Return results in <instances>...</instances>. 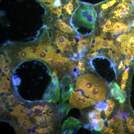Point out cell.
I'll use <instances>...</instances> for the list:
<instances>
[{"instance_id": "obj_36", "label": "cell", "mask_w": 134, "mask_h": 134, "mask_svg": "<svg viewBox=\"0 0 134 134\" xmlns=\"http://www.w3.org/2000/svg\"><path fill=\"white\" fill-rule=\"evenodd\" d=\"M1 115L3 117H4L5 116V115L4 114H2Z\"/></svg>"}, {"instance_id": "obj_8", "label": "cell", "mask_w": 134, "mask_h": 134, "mask_svg": "<svg viewBox=\"0 0 134 134\" xmlns=\"http://www.w3.org/2000/svg\"><path fill=\"white\" fill-rule=\"evenodd\" d=\"M101 110L98 107H96L89 111L87 115L89 123L83 125V127L87 129H92L98 120L102 119L100 114Z\"/></svg>"}, {"instance_id": "obj_16", "label": "cell", "mask_w": 134, "mask_h": 134, "mask_svg": "<svg viewBox=\"0 0 134 134\" xmlns=\"http://www.w3.org/2000/svg\"><path fill=\"white\" fill-rule=\"evenodd\" d=\"M121 119L118 114L113 117L108 121V126L111 127H116L118 126L120 124Z\"/></svg>"}, {"instance_id": "obj_31", "label": "cell", "mask_w": 134, "mask_h": 134, "mask_svg": "<svg viewBox=\"0 0 134 134\" xmlns=\"http://www.w3.org/2000/svg\"><path fill=\"white\" fill-rule=\"evenodd\" d=\"M0 92H4L5 93H8L7 89L6 87L4 86H2L0 88Z\"/></svg>"}, {"instance_id": "obj_6", "label": "cell", "mask_w": 134, "mask_h": 134, "mask_svg": "<svg viewBox=\"0 0 134 134\" xmlns=\"http://www.w3.org/2000/svg\"><path fill=\"white\" fill-rule=\"evenodd\" d=\"M82 126L81 122L72 116L67 118L64 121L61 126L62 134H70L75 133Z\"/></svg>"}, {"instance_id": "obj_28", "label": "cell", "mask_w": 134, "mask_h": 134, "mask_svg": "<svg viewBox=\"0 0 134 134\" xmlns=\"http://www.w3.org/2000/svg\"><path fill=\"white\" fill-rule=\"evenodd\" d=\"M127 82L126 79H122L121 81V88L122 90H123L126 86V84Z\"/></svg>"}, {"instance_id": "obj_22", "label": "cell", "mask_w": 134, "mask_h": 134, "mask_svg": "<svg viewBox=\"0 0 134 134\" xmlns=\"http://www.w3.org/2000/svg\"><path fill=\"white\" fill-rule=\"evenodd\" d=\"M114 130L112 127H107L104 126L100 132L102 134H112V132Z\"/></svg>"}, {"instance_id": "obj_17", "label": "cell", "mask_w": 134, "mask_h": 134, "mask_svg": "<svg viewBox=\"0 0 134 134\" xmlns=\"http://www.w3.org/2000/svg\"><path fill=\"white\" fill-rule=\"evenodd\" d=\"M111 21L110 18L108 19L105 24L102 25L101 28L102 29V31L104 33L111 32L112 30Z\"/></svg>"}, {"instance_id": "obj_14", "label": "cell", "mask_w": 134, "mask_h": 134, "mask_svg": "<svg viewBox=\"0 0 134 134\" xmlns=\"http://www.w3.org/2000/svg\"><path fill=\"white\" fill-rule=\"evenodd\" d=\"M107 107L104 110V114L105 115V120H107V117L110 116L113 112L114 108L115 106L114 101L112 99H108L106 100Z\"/></svg>"}, {"instance_id": "obj_33", "label": "cell", "mask_w": 134, "mask_h": 134, "mask_svg": "<svg viewBox=\"0 0 134 134\" xmlns=\"http://www.w3.org/2000/svg\"><path fill=\"white\" fill-rule=\"evenodd\" d=\"M0 113L4 112L5 109L4 106L2 104L0 105Z\"/></svg>"}, {"instance_id": "obj_24", "label": "cell", "mask_w": 134, "mask_h": 134, "mask_svg": "<svg viewBox=\"0 0 134 134\" xmlns=\"http://www.w3.org/2000/svg\"><path fill=\"white\" fill-rule=\"evenodd\" d=\"M73 30L70 26L66 24L63 32L64 33H72L73 32Z\"/></svg>"}, {"instance_id": "obj_10", "label": "cell", "mask_w": 134, "mask_h": 134, "mask_svg": "<svg viewBox=\"0 0 134 134\" xmlns=\"http://www.w3.org/2000/svg\"><path fill=\"white\" fill-rule=\"evenodd\" d=\"M110 84L112 86L111 90L112 95L115 99L119 100L120 103L123 102L125 100L126 97L125 92L121 89L119 85L115 82L111 83Z\"/></svg>"}, {"instance_id": "obj_32", "label": "cell", "mask_w": 134, "mask_h": 134, "mask_svg": "<svg viewBox=\"0 0 134 134\" xmlns=\"http://www.w3.org/2000/svg\"><path fill=\"white\" fill-rule=\"evenodd\" d=\"M122 62L123 61H121L120 62V64L119 65L118 67V68L119 69H120V68H123V70L124 69H125V63H124V65L123 64Z\"/></svg>"}, {"instance_id": "obj_34", "label": "cell", "mask_w": 134, "mask_h": 134, "mask_svg": "<svg viewBox=\"0 0 134 134\" xmlns=\"http://www.w3.org/2000/svg\"><path fill=\"white\" fill-rule=\"evenodd\" d=\"M7 89L8 93L10 94L11 92V88L10 86Z\"/></svg>"}, {"instance_id": "obj_15", "label": "cell", "mask_w": 134, "mask_h": 134, "mask_svg": "<svg viewBox=\"0 0 134 134\" xmlns=\"http://www.w3.org/2000/svg\"><path fill=\"white\" fill-rule=\"evenodd\" d=\"M14 115L21 116L26 115L27 113L26 108L20 104L14 107Z\"/></svg>"}, {"instance_id": "obj_4", "label": "cell", "mask_w": 134, "mask_h": 134, "mask_svg": "<svg viewBox=\"0 0 134 134\" xmlns=\"http://www.w3.org/2000/svg\"><path fill=\"white\" fill-rule=\"evenodd\" d=\"M69 102L70 109L76 108L80 110L96 103L94 100L86 98L83 95L81 91H75L73 90L71 92Z\"/></svg>"}, {"instance_id": "obj_30", "label": "cell", "mask_w": 134, "mask_h": 134, "mask_svg": "<svg viewBox=\"0 0 134 134\" xmlns=\"http://www.w3.org/2000/svg\"><path fill=\"white\" fill-rule=\"evenodd\" d=\"M128 77V73L126 69L122 75V79H127Z\"/></svg>"}, {"instance_id": "obj_27", "label": "cell", "mask_w": 134, "mask_h": 134, "mask_svg": "<svg viewBox=\"0 0 134 134\" xmlns=\"http://www.w3.org/2000/svg\"><path fill=\"white\" fill-rule=\"evenodd\" d=\"M27 51L26 49L23 50L20 53V56L22 59H25L27 57L28 54Z\"/></svg>"}, {"instance_id": "obj_1", "label": "cell", "mask_w": 134, "mask_h": 134, "mask_svg": "<svg viewBox=\"0 0 134 134\" xmlns=\"http://www.w3.org/2000/svg\"><path fill=\"white\" fill-rule=\"evenodd\" d=\"M93 6L90 3L80 1L71 16L70 24L80 35L90 34L94 29L97 14Z\"/></svg>"}, {"instance_id": "obj_21", "label": "cell", "mask_w": 134, "mask_h": 134, "mask_svg": "<svg viewBox=\"0 0 134 134\" xmlns=\"http://www.w3.org/2000/svg\"><path fill=\"white\" fill-rule=\"evenodd\" d=\"M108 54L111 59L114 62L118 61L119 59V56L115 52L112 53L110 50H109Z\"/></svg>"}, {"instance_id": "obj_29", "label": "cell", "mask_w": 134, "mask_h": 134, "mask_svg": "<svg viewBox=\"0 0 134 134\" xmlns=\"http://www.w3.org/2000/svg\"><path fill=\"white\" fill-rule=\"evenodd\" d=\"M3 70L6 75H8V73L9 71V67L7 65H5L3 67Z\"/></svg>"}, {"instance_id": "obj_5", "label": "cell", "mask_w": 134, "mask_h": 134, "mask_svg": "<svg viewBox=\"0 0 134 134\" xmlns=\"http://www.w3.org/2000/svg\"><path fill=\"white\" fill-rule=\"evenodd\" d=\"M60 99V89L58 78H53L50 85L48 87L43 97L44 100L48 102L52 101L54 103Z\"/></svg>"}, {"instance_id": "obj_25", "label": "cell", "mask_w": 134, "mask_h": 134, "mask_svg": "<svg viewBox=\"0 0 134 134\" xmlns=\"http://www.w3.org/2000/svg\"><path fill=\"white\" fill-rule=\"evenodd\" d=\"M6 101L9 103V105H13L15 103V99L13 96H8L7 98Z\"/></svg>"}, {"instance_id": "obj_9", "label": "cell", "mask_w": 134, "mask_h": 134, "mask_svg": "<svg viewBox=\"0 0 134 134\" xmlns=\"http://www.w3.org/2000/svg\"><path fill=\"white\" fill-rule=\"evenodd\" d=\"M95 40L93 47L91 48L93 51H96L101 48H112L113 45L112 40H105L99 36L95 37Z\"/></svg>"}, {"instance_id": "obj_23", "label": "cell", "mask_w": 134, "mask_h": 134, "mask_svg": "<svg viewBox=\"0 0 134 134\" xmlns=\"http://www.w3.org/2000/svg\"><path fill=\"white\" fill-rule=\"evenodd\" d=\"M77 67L81 72L85 71V65L83 63V62L80 60L78 61Z\"/></svg>"}, {"instance_id": "obj_12", "label": "cell", "mask_w": 134, "mask_h": 134, "mask_svg": "<svg viewBox=\"0 0 134 134\" xmlns=\"http://www.w3.org/2000/svg\"><path fill=\"white\" fill-rule=\"evenodd\" d=\"M111 33L114 35H118L127 31L128 27L125 24L121 22L112 23Z\"/></svg>"}, {"instance_id": "obj_20", "label": "cell", "mask_w": 134, "mask_h": 134, "mask_svg": "<svg viewBox=\"0 0 134 134\" xmlns=\"http://www.w3.org/2000/svg\"><path fill=\"white\" fill-rule=\"evenodd\" d=\"M133 55L131 53H129L126 55L124 63L128 67L131 65V61L133 58Z\"/></svg>"}, {"instance_id": "obj_2", "label": "cell", "mask_w": 134, "mask_h": 134, "mask_svg": "<svg viewBox=\"0 0 134 134\" xmlns=\"http://www.w3.org/2000/svg\"><path fill=\"white\" fill-rule=\"evenodd\" d=\"M105 83L102 79L94 75H81L77 77L74 89L82 91L84 95L88 97L97 87Z\"/></svg>"}, {"instance_id": "obj_26", "label": "cell", "mask_w": 134, "mask_h": 134, "mask_svg": "<svg viewBox=\"0 0 134 134\" xmlns=\"http://www.w3.org/2000/svg\"><path fill=\"white\" fill-rule=\"evenodd\" d=\"M38 47H37L33 45L29 47V51L32 54H33L35 53L38 50Z\"/></svg>"}, {"instance_id": "obj_18", "label": "cell", "mask_w": 134, "mask_h": 134, "mask_svg": "<svg viewBox=\"0 0 134 134\" xmlns=\"http://www.w3.org/2000/svg\"><path fill=\"white\" fill-rule=\"evenodd\" d=\"M126 124L129 131L134 133V119L131 116L128 117L127 119Z\"/></svg>"}, {"instance_id": "obj_35", "label": "cell", "mask_w": 134, "mask_h": 134, "mask_svg": "<svg viewBox=\"0 0 134 134\" xmlns=\"http://www.w3.org/2000/svg\"><path fill=\"white\" fill-rule=\"evenodd\" d=\"M130 69V68L128 67L126 68V70L127 71H129Z\"/></svg>"}, {"instance_id": "obj_19", "label": "cell", "mask_w": 134, "mask_h": 134, "mask_svg": "<svg viewBox=\"0 0 134 134\" xmlns=\"http://www.w3.org/2000/svg\"><path fill=\"white\" fill-rule=\"evenodd\" d=\"M104 126L103 120L101 119L98 120L95 125L93 130L96 131H100Z\"/></svg>"}, {"instance_id": "obj_11", "label": "cell", "mask_w": 134, "mask_h": 134, "mask_svg": "<svg viewBox=\"0 0 134 134\" xmlns=\"http://www.w3.org/2000/svg\"><path fill=\"white\" fill-rule=\"evenodd\" d=\"M56 114L61 122L63 119L68 114L70 109V106L68 104L61 102L57 107Z\"/></svg>"}, {"instance_id": "obj_7", "label": "cell", "mask_w": 134, "mask_h": 134, "mask_svg": "<svg viewBox=\"0 0 134 134\" xmlns=\"http://www.w3.org/2000/svg\"><path fill=\"white\" fill-rule=\"evenodd\" d=\"M62 90L61 100L62 102H65L69 99L73 85L70 77L67 76L62 79L60 83Z\"/></svg>"}, {"instance_id": "obj_13", "label": "cell", "mask_w": 134, "mask_h": 134, "mask_svg": "<svg viewBox=\"0 0 134 134\" xmlns=\"http://www.w3.org/2000/svg\"><path fill=\"white\" fill-rule=\"evenodd\" d=\"M17 120L19 124L27 129L33 127V125L29 120V117L26 115L20 116Z\"/></svg>"}, {"instance_id": "obj_3", "label": "cell", "mask_w": 134, "mask_h": 134, "mask_svg": "<svg viewBox=\"0 0 134 134\" xmlns=\"http://www.w3.org/2000/svg\"><path fill=\"white\" fill-rule=\"evenodd\" d=\"M130 0H121L116 3L109 14L113 23L121 22L134 8V5Z\"/></svg>"}]
</instances>
